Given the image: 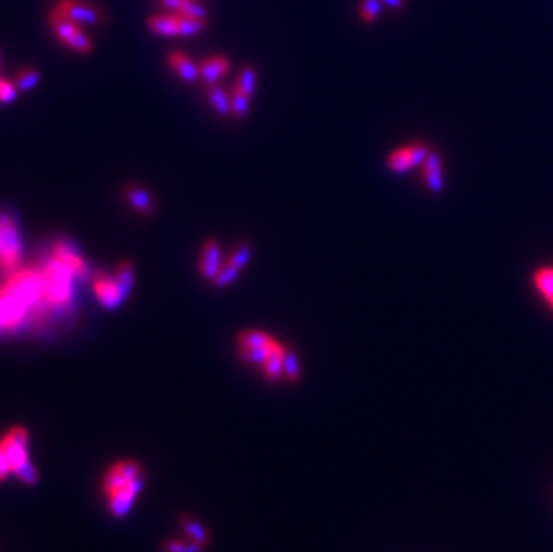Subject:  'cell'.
Masks as SVG:
<instances>
[{
  "instance_id": "obj_1",
  "label": "cell",
  "mask_w": 553,
  "mask_h": 552,
  "mask_svg": "<svg viewBox=\"0 0 553 552\" xmlns=\"http://www.w3.org/2000/svg\"><path fill=\"white\" fill-rule=\"evenodd\" d=\"M43 275V289H41V305L43 307H59L68 303L72 296V280L73 272L66 267L63 262L52 257L47 264L41 267Z\"/></svg>"
},
{
  "instance_id": "obj_2",
  "label": "cell",
  "mask_w": 553,
  "mask_h": 552,
  "mask_svg": "<svg viewBox=\"0 0 553 552\" xmlns=\"http://www.w3.org/2000/svg\"><path fill=\"white\" fill-rule=\"evenodd\" d=\"M4 287L13 292L27 309L43 307L41 305V289H43L41 267H26L11 272Z\"/></svg>"
},
{
  "instance_id": "obj_3",
  "label": "cell",
  "mask_w": 553,
  "mask_h": 552,
  "mask_svg": "<svg viewBox=\"0 0 553 552\" xmlns=\"http://www.w3.org/2000/svg\"><path fill=\"white\" fill-rule=\"evenodd\" d=\"M143 482H145V479H143L142 464L133 459L118 461V463L111 464L110 470L104 475L103 494L108 497L115 491L128 490V488H133L138 494H142Z\"/></svg>"
},
{
  "instance_id": "obj_4",
  "label": "cell",
  "mask_w": 553,
  "mask_h": 552,
  "mask_svg": "<svg viewBox=\"0 0 553 552\" xmlns=\"http://www.w3.org/2000/svg\"><path fill=\"white\" fill-rule=\"evenodd\" d=\"M0 235H2V251H0V269L6 272H15L22 258V242L15 221L8 215L0 214Z\"/></svg>"
},
{
  "instance_id": "obj_5",
  "label": "cell",
  "mask_w": 553,
  "mask_h": 552,
  "mask_svg": "<svg viewBox=\"0 0 553 552\" xmlns=\"http://www.w3.org/2000/svg\"><path fill=\"white\" fill-rule=\"evenodd\" d=\"M54 11L66 16L79 26H95L104 20V13L99 6L86 2V0H59L54 6Z\"/></svg>"
},
{
  "instance_id": "obj_6",
  "label": "cell",
  "mask_w": 553,
  "mask_h": 552,
  "mask_svg": "<svg viewBox=\"0 0 553 552\" xmlns=\"http://www.w3.org/2000/svg\"><path fill=\"white\" fill-rule=\"evenodd\" d=\"M430 148L426 144H421V142H415V144L405 145V148L396 149V151H392L387 158V167L394 173H407L410 170L412 167L419 165L426 160L428 156Z\"/></svg>"
},
{
  "instance_id": "obj_7",
  "label": "cell",
  "mask_w": 553,
  "mask_h": 552,
  "mask_svg": "<svg viewBox=\"0 0 553 552\" xmlns=\"http://www.w3.org/2000/svg\"><path fill=\"white\" fill-rule=\"evenodd\" d=\"M27 307L8 289H0V330L19 327L27 314Z\"/></svg>"
},
{
  "instance_id": "obj_8",
  "label": "cell",
  "mask_w": 553,
  "mask_h": 552,
  "mask_svg": "<svg viewBox=\"0 0 553 552\" xmlns=\"http://www.w3.org/2000/svg\"><path fill=\"white\" fill-rule=\"evenodd\" d=\"M93 292H95L97 300L103 303L106 309H117L122 302H124V295H122L120 287H118L117 280L111 278L106 272H97L92 280Z\"/></svg>"
},
{
  "instance_id": "obj_9",
  "label": "cell",
  "mask_w": 553,
  "mask_h": 552,
  "mask_svg": "<svg viewBox=\"0 0 553 552\" xmlns=\"http://www.w3.org/2000/svg\"><path fill=\"white\" fill-rule=\"evenodd\" d=\"M52 257L58 258L59 262H63V264L73 272V276L86 278V276L90 275V267L85 258L77 253L76 247L70 246L65 240H58V242L54 244V247H52Z\"/></svg>"
},
{
  "instance_id": "obj_10",
  "label": "cell",
  "mask_w": 553,
  "mask_h": 552,
  "mask_svg": "<svg viewBox=\"0 0 553 552\" xmlns=\"http://www.w3.org/2000/svg\"><path fill=\"white\" fill-rule=\"evenodd\" d=\"M222 265V255H220L219 242L217 240H206L201 250V260H199V271H201L202 278L213 282Z\"/></svg>"
},
{
  "instance_id": "obj_11",
  "label": "cell",
  "mask_w": 553,
  "mask_h": 552,
  "mask_svg": "<svg viewBox=\"0 0 553 552\" xmlns=\"http://www.w3.org/2000/svg\"><path fill=\"white\" fill-rule=\"evenodd\" d=\"M124 198L131 205V208H135L138 214L153 215L156 212V201L150 195V192L145 187H142V185L129 183L124 188Z\"/></svg>"
},
{
  "instance_id": "obj_12",
  "label": "cell",
  "mask_w": 553,
  "mask_h": 552,
  "mask_svg": "<svg viewBox=\"0 0 553 552\" xmlns=\"http://www.w3.org/2000/svg\"><path fill=\"white\" fill-rule=\"evenodd\" d=\"M169 65L172 66V71L180 76L183 81L187 83H199L201 81V72H199V65L194 59L188 58L183 52H172L169 56Z\"/></svg>"
},
{
  "instance_id": "obj_13",
  "label": "cell",
  "mask_w": 553,
  "mask_h": 552,
  "mask_svg": "<svg viewBox=\"0 0 553 552\" xmlns=\"http://www.w3.org/2000/svg\"><path fill=\"white\" fill-rule=\"evenodd\" d=\"M0 445L4 449L6 456H8L13 474H15L16 470H20L26 463H29V450H27V446L22 445L20 441H16L9 432L0 439Z\"/></svg>"
},
{
  "instance_id": "obj_14",
  "label": "cell",
  "mask_w": 553,
  "mask_h": 552,
  "mask_svg": "<svg viewBox=\"0 0 553 552\" xmlns=\"http://www.w3.org/2000/svg\"><path fill=\"white\" fill-rule=\"evenodd\" d=\"M227 68H229V61L224 56H212V58H206L205 61H201L199 65V72H201V81H205L206 85H212L217 83L222 74H226Z\"/></svg>"
},
{
  "instance_id": "obj_15",
  "label": "cell",
  "mask_w": 553,
  "mask_h": 552,
  "mask_svg": "<svg viewBox=\"0 0 553 552\" xmlns=\"http://www.w3.org/2000/svg\"><path fill=\"white\" fill-rule=\"evenodd\" d=\"M147 27L150 29V33L157 34V36H180L176 13L150 16L149 22H147Z\"/></svg>"
},
{
  "instance_id": "obj_16",
  "label": "cell",
  "mask_w": 553,
  "mask_h": 552,
  "mask_svg": "<svg viewBox=\"0 0 553 552\" xmlns=\"http://www.w3.org/2000/svg\"><path fill=\"white\" fill-rule=\"evenodd\" d=\"M48 20H51V26L52 29H54V34L58 36V40L65 45L68 44V41L72 40L79 31H81V26H79V24L72 22V20L66 19V16L59 15V13L54 11V9H52L51 19Z\"/></svg>"
},
{
  "instance_id": "obj_17",
  "label": "cell",
  "mask_w": 553,
  "mask_h": 552,
  "mask_svg": "<svg viewBox=\"0 0 553 552\" xmlns=\"http://www.w3.org/2000/svg\"><path fill=\"white\" fill-rule=\"evenodd\" d=\"M206 96L220 117H231V96L217 83L206 85Z\"/></svg>"
},
{
  "instance_id": "obj_18",
  "label": "cell",
  "mask_w": 553,
  "mask_h": 552,
  "mask_svg": "<svg viewBox=\"0 0 553 552\" xmlns=\"http://www.w3.org/2000/svg\"><path fill=\"white\" fill-rule=\"evenodd\" d=\"M285 344L278 342V347L274 348L271 357L262 364L264 375L267 377L271 382H279V380L285 379V373H283V354H285Z\"/></svg>"
},
{
  "instance_id": "obj_19",
  "label": "cell",
  "mask_w": 553,
  "mask_h": 552,
  "mask_svg": "<svg viewBox=\"0 0 553 552\" xmlns=\"http://www.w3.org/2000/svg\"><path fill=\"white\" fill-rule=\"evenodd\" d=\"M180 526H181V529H183V533L187 534L188 540L197 541V543H201L202 547H208L210 533H208V529H206V527L202 526L201 522H199V520H195L194 516H190V515H183L180 518Z\"/></svg>"
},
{
  "instance_id": "obj_20",
  "label": "cell",
  "mask_w": 553,
  "mask_h": 552,
  "mask_svg": "<svg viewBox=\"0 0 553 552\" xmlns=\"http://www.w3.org/2000/svg\"><path fill=\"white\" fill-rule=\"evenodd\" d=\"M534 287L544 298L549 309L553 310V267H541L534 272Z\"/></svg>"
},
{
  "instance_id": "obj_21",
  "label": "cell",
  "mask_w": 553,
  "mask_h": 552,
  "mask_svg": "<svg viewBox=\"0 0 553 552\" xmlns=\"http://www.w3.org/2000/svg\"><path fill=\"white\" fill-rule=\"evenodd\" d=\"M135 275H136L135 265H133V262L129 260L122 262V264L117 267V271H115V280H117L124 298H128V296L131 295V289L133 285H135Z\"/></svg>"
},
{
  "instance_id": "obj_22",
  "label": "cell",
  "mask_w": 553,
  "mask_h": 552,
  "mask_svg": "<svg viewBox=\"0 0 553 552\" xmlns=\"http://www.w3.org/2000/svg\"><path fill=\"white\" fill-rule=\"evenodd\" d=\"M237 341H239L240 348H260V347H267V344H271V342L274 341V337H272L271 334H267V332L246 330V332H240Z\"/></svg>"
},
{
  "instance_id": "obj_23",
  "label": "cell",
  "mask_w": 553,
  "mask_h": 552,
  "mask_svg": "<svg viewBox=\"0 0 553 552\" xmlns=\"http://www.w3.org/2000/svg\"><path fill=\"white\" fill-rule=\"evenodd\" d=\"M229 96H231V115L237 118L246 117L247 111H249L251 97L246 96L237 83H234L233 88H231Z\"/></svg>"
},
{
  "instance_id": "obj_24",
  "label": "cell",
  "mask_w": 553,
  "mask_h": 552,
  "mask_svg": "<svg viewBox=\"0 0 553 552\" xmlns=\"http://www.w3.org/2000/svg\"><path fill=\"white\" fill-rule=\"evenodd\" d=\"M283 373H285V380H289L290 384L299 382L301 379V362L299 357L294 350H290L289 347L285 348V354H283Z\"/></svg>"
},
{
  "instance_id": "obj_25",
  "label": "cell",
  "mask_w": 553,
  "mask_h": 552,
  "mask_svg": "<svg viewBox=\"0 0 553 552\" xmlns=\"http://www.w3.org/2000/svg\"><path fill=\"white\" fill-rule=\"evenodd\" d=\"M278 347V341H272L271 344L267 347H260V348H240V357L244 359L246 362H253V364H264L271 354L274 352V348Z\"/></svg>"
},
{
  "instance_id": "obj_26",
  "label": "cell",
  "mask_w": 553,
  "mask_h": 552,
  "mask_svg": "<svg viewBox=\"0 0 553 552\" xmlns=\"http://www.w3.org/2000/svg\"><path fill=\"white\" fill-rule=\"evenodd\" d=\"M177 15V27H180V36H194V34H199L201 31L206 29L208 22L202 19H194V16H185Z\"/></svg>"
},
{
  "instance_id": "obj_27",
  "label": "cell",
  "mask_w": 553,
  "mask_h": 552,
  "mask_svg": "<svg viewBox=\"0 0 553 552\" xmlns=\"http://www.w3.org/2000/svg\"><path fill=\"white\" fill-rule=\"evenodd\" d=\"M251 257H253V247H251L249 242H242L234 247L233 251H231L229 257H227V260H226V264L233 265V267H237L242 271V269L247 265V262L251 260Z\"/></svg>"
},
{
  "instance_id": "obj_28",
  "label": "cell",
  "mask_w": 553,
  "mask_h": 552,
  "mask_svg": "<svg viewBox=\"0 0 553 552\" xmlns=\"http://www.w3.org/2000/svg\"><path fill=\"white\" fill-rule=\"evenodd\" d=\"M237 85L240 86V90H242L246 96H249V97L254 96V92H257V85H258V74L253 66L251 65L244 66L242 72H240V76H239V79H237Z\"/></svg>"
},
{
  "instance_id": "obj_29",
  "label": "cell",
  "mask_w": 553,
  "mask_h": 552,
  "mask_svg": "<svg viewBox=\"0 0 553 552\" xmlns=\"http://www.w3.org/2000/svg\"><path fill=\"white\" fill-rule=\"evenodd\" d=\"M205 548L206 547H202L197 541L180 540V538H176V540H167L163 541L162 545L163 552H202Z\"/></svg>"
},
{
  "instance_id": "obj_30",
  "label": "cell",
  "mask_w": 553,
  "mask_h": 552,
  "mask_svg": "<svg viewBox=\"0 0 553 552\" xmlns=\"http://www.w3.org/2000/svg\"><path fill=\"white\" fill-rule=\"evenodd\" d=\"M40 79H41L40 72H38L36 68H31L29 66V68H22V71L16 74L15 85L19 90H26L27 92V90H33L34 86L40 83Z\"/></svg>"
},
{
  "instance_id": "obj_31",
  "label": "cell",
  "mask_w": 553,
  "mask_h": 552,
  "mask_svg": "<svg viewBox=\"0 0 553 552\" xmlns=\"http://www.w3.org/2000/svg\"><path fill=\"white\" fill-rule=\"evenodd\" d=\"M383 8L385 6L381 0H362V4H360V19L366 24H373L381 15V9Z\"/></svg>"
},
{
  "instance_id": "obj_32",
  "label": "cell",
  "mask_w": 553,
  "mask_h": 552,
  "mask_svg": "<svg viewBox=\"0 0 553 552\" xmlns=\"http://www.w3.org/2000/svg\"><path fill=\"white\" fill-rule=\"evenodd\" d=\"M239 275H240V269L233 267V265H229V264H224L222 267H220L219 275L215 276V280H213L212 284L215 285L217 289H224V287H227L229 284H233V282L239 278Z\"/></svg>"
},
{
  "instance_id": "obj_33",
  "label": "cell",
  "mask_w": 553,
  "mask_h": 552,
  "mask_svg": "<svg viewBox=\"0 0 553 552\" xmlns=\"http://www.w3.org/2000/svg\"><path fill=\"white\" fill-rule=\"evenodd\" d=\"M13 475H15V477L19 479V481H22L24 484H27V486H34V484H36V482L40 481V474H38V468L34 466V464L31 463V461H29V463L24 464V466L20 468V470H16Z\"/></svg>"
},
{
  "instance_id": "obj_34",
  "label": "cell",
  "mask_w": 553,
  "mask_h": 552,
  "mask_svg": "<svg viewBox=\"0 0 553 552\" xmlns=\"http://www.w3.org/2000/svg\"><path fill=\"white\" fill-rule=\"evenodd\" d=\"M423 180H425L426 187L432 188L433 192H443L444 190V173L443 170H423Z\"/></svg>"
},
{
  "instance_id": "obj_35",
  "label": "cell",
  "mask_w": 553,
  "mask_h": 552,
  "mask_svg": "<svg viewBox=\"0 0 553 552\" xmlns=\"http://www.w3.org/2000/svg\"><path fill=\"white\" fill-rule=\"evenodd\" d=\"M16 93H19V88H16L15 83L4 79V83L0 86V103H13L16 99Z\"/></svg>"
},
{
  "instance_id": "obj_36",
  "label": "cell",
  "mask_w": 553,
  "mask_h": 552,
  "mask_svg": "<svg viewBox=\"0 0 553 552\" xmlns=\"http://www.w3.org/2000/svg\"><path fill=\"white\" fill-rule=\"evenodd\" d=\"M423 165H425L426 173H430V170H443V165H440L439 153L430 151L428 156H426V160H425V162H423Z\"/></svg>"
},
{
  "instance_id": "obj_37",
  "label": "cell",
  "mask_w": 553,
  "mask_h": 552,
  "mask_svg": "<svg viewBox=\"0 0 553 552\" xmlns=\"http://www.w3.org/2000/svg\"><path fill=\"white\" fill-rule=\"evenodd\" d=\"M11 474H13L11 464H9V459L8 456H6L4 449H2V445H0V482L6 481Z\"/></svg>"
},
{
  "instance_id": "obj_38",
  "label": "cell",
  "mask_w": 553,
  "mask_h": 552,
  "mask_svg": "<svg viewBox=\"0 0 553 552\" xmlns=\"http://www.w3.org/2000/svg\"><path fill=\"white\" fill-rule=\"evenodd\" d=\"M160 2L174 13H181V9H183L185 4H187V0H160Z\"/></svg>"
},
{
  "instance_id": "obj_39",
  "label": "cell",
  "mask_w": 553,
  "mask_h": 552,
  "mask_svg": "<svg viewBox=\"0 0 553 552\" xmlns=\"http://www.w3.org/2000/svg\"><path fill=\"white\" fill-rule=\"evenodd\" d=\"M381 2H383L385 8L396 9V11H400V9H403L405 6H407V0H381Z\"/></svg>"
},
{
  "instance_id": "obj_40",
  "label": "cell",
  "mask_w": 553,
  "mask_h": 552,
  "mask_svg": "<svg viewBox=\"0 0 553 552\" xmlns=\"http://www.w3.org/2000/svg\"><path fill=\"white\" fill-rule=\"evenodd\" d=\"M2 83H4V79H2V78H0V86H2Z\"/></svg>"
}]
</instances>
